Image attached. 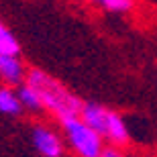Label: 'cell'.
<instances>
[{
  "label": "cell",
  "mask_w": 157,
  "mask_h": 157,
  "mask_svg": "<svg viewBox=\"0 0 157 157\" xmlns=\"http://www.w3.org/2000/svg\"><path fill=\"white\" fill-rule=\"evenodd\" d=\"M90 2H94L96 6L108 12H114V14H124L135 8V0H90Z\"/></svg>",
  "instance_id": "cell-9"
},
{
  "label": "cell",
  "mask_w": 157,
  "mask_h": 157,
  "mask_svg": "<svg viewBox=\"0 0 157 157\" xmlns=\"http://www.w3.org/2000/svg\"><path fill=\"white\" fill-rule=\"evenodd\" d=\"M27 76L21 55H0V82L4 86H21Z\"/></svg>",
  "instance_id": "cell-5"
},
{
  "label": "cell",
  "mask_w": 157,
  "mask_h": 157,
  "mask_svg": "<svg viewBox=\"0 0 157 157\" xmlns=\"http://www.w3.org/2000/svg\"><path fill=\"white\" fill-rule=\"evenodd\" d=\"M25 82H27L31 88H35V92L39 94V98H41L43 110L49 112L53 118L63 121V118H67V117L80 114L84 100H80L71 90H67L59 80L49 76V74L43 71L41 67H31V70H27Z\"/></svg>",
  "instance_id": "cell-1"
},
{
  "label": "cell",
  "mask_w": 157,
  "mask_h": 157,
  "mask_svg": "<svg viewBox=\"0 0 157 157\" xmlns=\"http://www.w3.org/2000/svg\"><path fill=\"white\" fill-rule=\"evenodd\" d=\"M0 55H21V43L6 25L0 23Z\"/></svg>",
  "instance_id": "cell-8"
},
{
  "label": "cell",
  "mask_w": 157,
  "mask_h": 157,
  "mask_svg": "<svg viewBox=\"0 0 157 157\" xmlns=\"http://www.w3.org/2000/svg\"><path fill=\"white\" fill-rule=\"evenodd\" d=\"M100 157H128L127 153L122 151L121 147H112V145H106V149L102 151Z\"/></svg>",
  "instance_id": "cell-10"
},
{
  "label": "cell",
  "mask_w": 157,
  "mask_h": 157,
  "mask_svg": "<svg viewBox=\"0 0 157 157\" xmlns=\"http://www.w3.org/2000/svg\"><path fill=\"white\" fill-rule=\"evenodd\" d=\"M59 127H61V137L65 141V147L76 157H100L106 149L104 139L80 114L59 121Z\"/></svg>",
  "instance_id": "cell-3"
},
{
  "label": "cell",
  "mask_w": 157,
  "mask_h": 157,
  "mask_svg": "<svg viewBox=\"0 0 157 157\" xmlns=\"http://www.w3.org/2000/svg\"><path fill=\"white\" fill-rule=\"evenodd\" d=\"M23 104L18 98L17 88L12 86H0V114L4 117H18L23 114Z\"/></svg>",
  "instance_id": "cell-6"
},
{
  "label": "cell",
  "mask_w": 157,
  "mask_h": 157,
  "mask_svg": "<svg viewBox=\"0 0 157 157\" xmlns=\"http://www.w3.org/2000/svg\"><path fill=\"white\" fill-rule=\"evenodd\" d=\"M17 92H18V98H21V104H23L25 110H31V112H41L43 110L39 94H37L35 88H31L27 82H23L21 86H17Z\"/></svg>",
  "instance_id": "cell-7"
},
{
  "label": "cell",
  "mask_w": 157,
  "mask_h": 157,
  "mask_svg": "<svg viewBox=\"0 0 157 157\" xmlns=\"http://www.w3.org/2000/svg\"><path fill=\"white\" fill-rule=\"evenodd\" d=\"M31 145L41 157H63L65 153L61 133L47 124H35L31 128Z\"/></svg>",
  "instance_id": "cell-4"
},
{
  "label": "cell",
  "mask_w": 157,
  "mask_h": 157,
  "mask_svg": "<svg viewBox=\"0 0 157 157\" xmlns=\"http://www.w3.org/2000/svg\"><path fill=\"white\" fill-rule=\"evenodd\" d=\"M80 117L104 139L106 145L124 147L131 143V131L121 112L112 110L100 102H84Z\"/></svg>",
  "instance_id": "cell-2"
}]
</instances>
